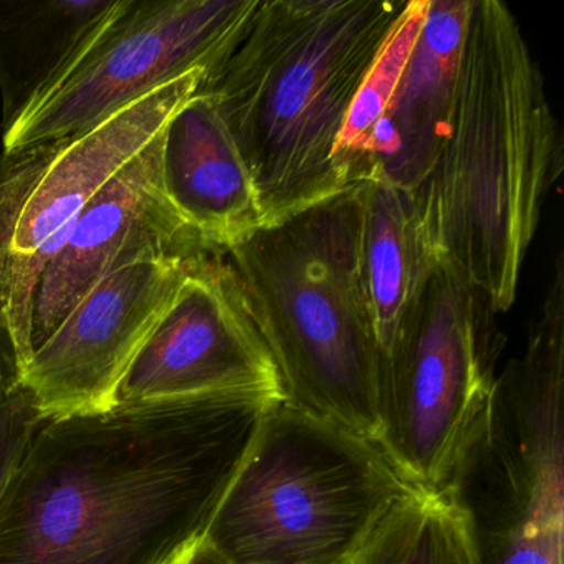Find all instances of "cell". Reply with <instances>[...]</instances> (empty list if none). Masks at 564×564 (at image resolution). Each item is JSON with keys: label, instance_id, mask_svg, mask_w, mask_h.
I'll return each mask as SVG.
<instances>
[{"label": "cell", "instance_id": "obj_17", "mask_svg": "<svg viewBox=\"0 0 564 564\" xmlns=\"http://www.w3.org/2000/svg\"><path fill=\"white\" fill-rule=\"evenodd\" d=\"M352 564H480L470 523L448 488L412 490L382 518Z\"/></svg>", "mask_w": 564, "mask_h": 564}, {"label": "cell", "instance_id": "obj_19", "mask_svg": "<svg viewBox=\"0 0 564 564\" xmlns=\"http://www.w3.org/2000/svg\"><path fill=\"white\" fill-rule=\"evenodd\" d=\"M42 422L37 401L24 384L0 395V495Z\"/></svg>", "mask_w": 564, "mask_h": 564}, {"label": "cell", "instance_id": "obj_3", "mask_svg": "<svg viewBox=\"0 0 564 564\" xmlns=\"http://www.w3.org/2000/svg\"><path fill=\"white\" fill-rule=\"evenodd\" d=\"M408 0H259L204 75L276 226L345 191L333 153L356 91Z\"/></svg>", "mask_w": 564, "mask_h": 564}, {"label": "cell", "instance_id": "obj_12", "mask_svg": "<svg viewBox=\"0 0 564 564\" xmlns=\"http://www.w3.org/2000/svg\"><path fill=\"white\" fill-rule=\"evenodd\" d=\"M161 153L163 131L95 194L45 267L32 316L34 351L110 273L137 263L207 256L167 200Z\"/></svg>", "mask_w": 564, "mask_h": 564}, {"label": "cell", "instance_id": "obj_6", "mask_svg": "<svg viewBox=\"0 0 564 564\" xmlns=\"http://www.w3.org/2000/svg\"><path fill=\"white\" fill-rule=\"evenodd\" d=\"M470 283L431 260L384 352L375 444L417 491H442L487 411L505 336Z\"/></svg>", "mask_w": 564, "mask_h": 564}, {"label": "cell", "instance_id": "obj_18", "mask_svg": "<svg viewBox=\"0 0 564 564\" xmlns=\"http://www.w3.org/2000/svg\"><path fill=\"white\" fill-rule=\"evenodd\" d=\"M429 6L431 0H408L401 18L392 25L356 91L333 153V166L345 187L362 183L371 173L369 158L376 128L404 74L427 18Z\"/></svg>", "mask_w": 564, "mask_h": 564}, {"label": "cell", "instance_id": "obj_4", "mask_svg": "<svg viewBox=\"0 0 564 564\" xmlns=\"http://www.w3.org/2000/svg\"><path fill=\"white\" fill-rule=\"evenodd\" d=\"M361 194L257 230L226 253L282 382L283 402L375 442L384 352L359 259Z\"/></svg>", "mask_w": 564, "mask_h": 564}, {"label": "cell", "instance_id": "obj_1", "mask_svg": "<svg viewBox=\"0 0 564 564\" xmlns=\"http://www.w3.org/2000/svg\"><path fill=\"white\" fill-rule=\"evenodd\" d=\"M276 399L206 394L44 419L0 495V564H174Z\"/></svg>", "mask_w": 564, "mask_h": 564}, {"label": "cell", "instance_id": "obj_8", "mask_svg": "<svg viewBox=\"0 0 564 564\" xmlns=\"http://www.w3.org/2000/svg\"><path fill=\"white\" fill-rule=\"evenodd\" d=\"M204 75L193 72L84 133L0 153V318L24 371L45 267L95 194L163 131Z\"/></svg>", "mask_w": 564, "mask_h": 564}, {"label": "cell", "instance_id": "obj_11", "mask_svg": "<svg viewBox=\"0 0 564 564\" xmlns=\"http://www.w3.org/2000/svg\"><path fill=\"white\" fill-rule=\"evenodd\" d=\"M191 260L124 267L75 305L22 378L44 419L117 404L124 375L173 303Z\"/></svg>", "mask_w": 564, "mask_h": 564}, {"label": "cell", "instance_id": "obj_13", "mask_svg": "<svg viewBox=\"0 0 564 564\" xmlns=\"http://www.w3.org/2000/svg\"><path fill=\"white\" fill-rule=\"evenodd\" d=\"M163 186L207 256L265 227L252 174L209 95L196 91L163 130Z\"/></svg>", "mask_w": 564, "mask_h": 564}, {"label": "cell", "instance_id": "obj_10", "mask_svg": "<svg viewBox=\"0 0 564 564\" xmlns=\"http://www.w3.org/2000/svg\"><path fill=\"white\" fill-rule=\"evenodd\" d=\"M206 394L283 401L275 362L226 256L191 260L186 279L131 362L115 402Z\"/></svg>", "mask_w": 564, "mask_h": 564}, {"label": "cell", "instance_id": "obj_9", "mask_svg": "<svg viewBox=\"0 0 564 564\" xmlns=\"http://www.w3.org/2000/svg\"><path fill=\"white\" fill-rule=\"evenodd\" d=\"M259 0H124L90 51L2 150L84 133L224 57Z\"/></svg>", "mask_w": 564, "mask_h": 564}, {"label": "cell", "instance_id": "obj_5", "mask_svg": "<svg viewBox=\"0 0 564 564\" xmlns=\"http://www.w3.org/2000/svg\"><path fill=\"white\" fill-rule=\"evenodd\" d=\"M411 491L375 442L280 401L203 543L229 564H352Z\"/></svg>", "mask_w": 564, "mask_h": 564}, {"label": "cell", "instance_id": "obj_2", "mask_svg": "<svg viewBox=\"0 0 564 564\" xmlns=\"http://www.w3.org/2000/svg\"><path fill=\"white\" fill-rule=\"evenodd\" d=\"M563 167V134L517 18L498 0H471L451 128L409 193L429 259L508 312Z\"/></svg>", "mask_w": 564, "mask_h": 564}, {"label": "cell", "instance_id": "obj_16", "mask_svg": "<svg viewBox=\"0 0 564 564\" xmlns=\"http://www.w3.org/2000/svg\"><path fill=\"white\" fill-rule=\"evenodd\" d=\"M359 259L382 352L388 351L431 259L419 234L412 196L382 180L358 184Z\"/></svg>", "mask_w": 564, "mask_h": 564}, {"label": "cell", "instance_id": "obj_20", "mask_svg": "<svg viewBox=\"0 0 564 564\" xmlns=\"http://www.w3.org/2000/svg\"><path fill=\"white\" fill-rule=\"evenodd\" d=\"M24 368L15 351L14 341L0 318V395L14 391L22 384Z\"/></svg>", "mask_w": 564, "mask_h": 564}, {"label": "cell", "instance_id": "obj_7", "mask_svg": "<svg viewBox=\"0 0 564 564\" xmlns=\"http://www.w3.org/2000/svg\"><path fill=\"white\" fill-rule=\"evenodd\" d=\"M563 333L530 329L447 487L480 564H563Z\"/></svg>", "mask_w": 564, "mask_h": 564}, {"label": "cell", "instance_id": "obj_14", "mask_svg": "<svg viewBox=\"0 0 564 564\" xmlns=\"http://www.w3.org/2000/svg\"><path fill=\"white\" fill-rule=\"evenodd\" d=\"M470 8L471 0H431L404 74L376 128L368 180L412 193L434 166L454 117Z\"/></svg>", "mask_w": 564, "mask_h": 564}, {"label": "cell", "instance_id": "obj_15", "mask_svg": "<svg viewBox=\"0 0 564 564\" xmlns=\"http://www.w3.org/2000/svg\"><path fill=\"white\" fill-rule=\"evenodd\" d=\"M123 2L0 0L2 137L64 82Z\"/></svg>", "mask_w": 564, "mask_h": 564}, {"label": "cell", "instance_id": "obj_21", "mask_svg": "<svg viewBox=\"0 0 564 564\" xmlns=\"http://www.w3.org/2000/svg\"><path fill=\"white\" fill-rule=\"evenodd\" d=\"M174 564H229L223 560V557L217 556L209 546L199 541V543L194 544L191 550H187L180 560Z\"/></svg>", "mask_w": 564, "mask_h": 564}]
</instances>
